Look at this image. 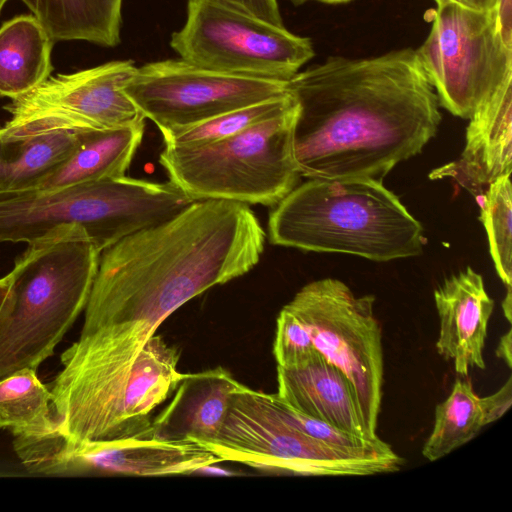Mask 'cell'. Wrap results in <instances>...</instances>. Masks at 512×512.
I'll use <instances>...</instances> for the list:
<instances>
[{
    "instance_id": "38",
    "label": "cell",
    "mask_w": 512,
    "mask_h": 512,
    "mask_svg": "<svg viewBox=\"0 0 512 512\" xmlns=\"http://www.w3.org/2000/svg\"><path fill=\"white\" fill-rule=\"evenodd\" d=\"M7 1L8 0H0V12Z\"/></svg>"
},
{
    "instance_id": "17",
    "label": "cell",
    "mask_w": 512,
    "mask_h": 512,
    "mask_svg": "<svg viewBox=\"0 0 512 512\" xmlns=\"http://www.w3.org/2000/svg\"><path fill=\"white\" fill-rule=\"evenodd\" d=\"M242 385L222 367L185 374L152 428L165 438L210 440L224 423L231 395Z\"/></svg>"
},
{
    "instance_id": "16",
    "label": "cell",
    "mask_w": 512,
    "mask_h": 512,
    "mask_svg": "<svg viewBox=\"0 0 512 512\" xmlns=\"http://www.w3.org/2000/svg\"><path fill=\"white\" fill-rule=\"evenodd\" d=\"M277 383V396L296 411L371 440L351 381L320 353L297 367L277 366Z\"/></svg>"
},
{
    "instance_id": "21",
    "label": "cell",
    "mask_w": 512,
    "mask_h": 512,
    "mask_svg": "<svg viewBox=\"0 0 512 512\" xmlns=\"http://www.w3.org/2000/svg\"><path fill=\"white\" fill-rule=\"evenodd\" d=\"M86 133L50 132L20 138L0 135V192L36 189L73 154Z\"/></svg>"
},
{
    "instance_id": "29",
    "label": "cell",
    "mask_w": 512,
    "mask_h": 512,
    "mask_svg": "<svg viewBox=\"0 0 512 512\" xmlns=\"http://www.w3.org/2000/svg\"><path fill=\"white\" fill-rule=\"evenodd\" d=\"M489 424L498 420L512 403V377L494 394L482 398Z\"/></svg>"
},
{
    "instance_id": "14",
    "label": "cell",
    "mask_w": 512,
    "mask_h": 512,
    "mask_svg": "<svg viewBox=\"0 0 512 512\" xmlns=\"http://www.w3.org/2000/svg\"><path fill=\"white\" fill-rule=\"evenodd\" d=\"M469 120L460 157L433 170L429 177L456 181L479 203L492 182L511 174L512 76Z\"/></svg>"
},
{
    "instance_id": "35",
    "label": "cell",
    "mask_w": 512,
    "mask_h": 512,
    "mask_svg": "<svg viewBox=\"0 0 512 512\" xmlns=\"http://www.w3.org/2000/svg\"><path fill=\"white\" fill-rule=\"evenodd\" d=\"M319 2L327 3V4H340V3H346L350 0H316Z\"/></svg>"
},
{
    "instance_id": "19",
    "label": "cell",
    "mask_w": 512,
    "mask_h": 512,
    "mask_svg": "<svg viewBox=\"0 0 512 512\" xmlns=\"http://www.w3.org/2000/svg\"><path fill=\"white\" fill-rule=\"evenodd\" d=\"M54 41L34 15H20L0 28V96L18 98L47 80Z\"/></svg>"
},
{
    "instance_id": "32",
    "label": "cell",
    "mask_w": 512,
    "mask_h": 512,
    "mask_svg": "<svg viewBox=\"0 0 512 512\" xmlns=\"http://www.w3.org/2000/svg\"><path fill=\"white\" fill-rule=\"evenodd\" d=\"M465 6L477 10H490L493 5V0H462Z\"/></svg>"
},
{
    "instance_id": "15",
    "label": "cell",
    "mask_w": 512,
    "mask_h": 512,
    "mask_svg": "<svg viewBox=\"0 0 512 512\" xmlns=\"http://www.w3.org/2000/svg\"><path fill=\"white\" fill-rule=\"evenodd\" d=\"M434 301L440 323L438 353L453 361L462 376H468L471 368L485 369L483 349L494 301L483 277L467 267L435 289Z\"/></svg>"
},
{
    "instance_id": "25",
    "label": "cell",
    "mask_w": 512,
    "mask_h": 512,
    "mask_svg": "<svg viewBox=\"0 0 512 512\" xmlns=\"http://www.w3.org/2000/svg\"><path fill=\"white\" fill-rule=\"evenodd\" d=\"M510 175L492 182L479 202L490 254L498 276L511 290L512 283V193Z\"/></svg>"
},
{
    "instance_id": "23",
    "label": "cell",
    "mask_w": 512,
    "mask_h": 512,
    "mask_svg": "<svg viewBox=\"0 0 512 512\" xmlns=\"http://www.w3.org/2000/svg\"><path fill=\"white\" fill-rule=\"evenodd\" d=\"M488 424L482 398L471 382L456 379L450 395L435 408L434 426L422 455L436 461L472 440Z\"/></svg>"
},
{
    "instance_id": "36",
    "label": "cell",
    "mask_w": 512,
    "mask_h": 512,
    "mask_svg": "<svg viewBox=\"0 0 512 512\" xmlns=\"http://www.w3.org/2000/svg\"><path fill=\"white\" fill-rule=\"evenodd\" d=\"M434 1L436 2V5H441V4H445V3H449V2L463 4L462 0H434Z\"/></svg>"
},
{
    "instance_id": "5",
    "label": "cell",
    "mask_w": 512,
    "mask_h": 512,
    "mask_svg": "<svg viewBox=\"0 0 512 512\" xmlns=\"http://www.w3.org/2000/svg\"><path fill=\"white\" fill-rule=\"evenodd\" d=\"M193 202L171 181L127 176L54 190L0 192V242L29 244L59 227L77 225L102 252Z\"/></svg>"
},
{
    "instance_id": "6",
    "label": "cell",
    "mask_w": 512,
    "mask_h": 512,
    "mask_svg": "<svg viewBox=\"0 0 512 512\" xmlns=\"http://www.w3.org/2000/svg\"><path fill=\"white\" fill-rule=\"evenodd\" d=\"M296 117L294 101L235 135L197 145H165L159 163L169 181L194 201L275 206L301 177L293 147Z\"/></svg>"
},
{
    "instance_id": "3",
    "label": "cell",
    "mask_w": 512,
    "mask_h": 512,
    "mask_svg": "<svg viewBox=\"0 0 512 512\" xmlns=\"http://www.w3.org/2000/svg\"><path fill=\"white\" fill-rule=\"evenodd\" d=\"M269 241L385 262L422 253L424 229L382 181L309 179L269 214Z\"/></svg>"
},
{
    "instance_id": "8",
    "label": "cell",
    "mask_w": 512,
    "mask_h": 512,
    "mask_svg": "<svg viewBox=\"0 0 512 512\" xmlns=\"http://www.w3.org/2000/svg\"><path fill=\"white\" fill-rule=\"evenodd\" d=\"M170 46L187 62L226 74L288 82L314 56L309 38L223 0H188Z\"/></svg>"
},
{
    "instance_id": "27",
    "label": "cell",
    "mask_w": 512,
    "mask_h": 512,
    "mask_svg": "<svg viewBox=\"0 0 512 512\" xmlns=\"http://www.w3.org/2000/svg\"><path fill=\"white\" fill-rule=\"evenodd\" d=\"M276 394V393H275ZM277 396V394H276ZM279 405L287 419L304 434L325 444L346 449H361L374 446L383 440H369L329 425L319 419L302 414L285 404L278 396Z\"/></svg>"
},
{
    "instance_id": "37",
    "label": "cell",
    "mask_w": 512,
    "mask_h": 512,
    "mask_svg": "<svg viewBox=\"0 0 512 512\" xmlns=\"http://www.w3.org/2000/svg\"><path fill=\"white\" fill-rule=\"evenodd\" d=\"M291 1H292L294 4L299 5V4H302V3H304V2H306V1H308V0H291Z\"/></svg>"
},
{
    "instance_id": "26",
    "label": "cell",
    "mask_w": 512,
    "mask_h": 512,
    "mask_svg": "<svg viewBox=\"0 0 512 512\" xmlns=\"http://www.w3.org/2000/svg\"><path fill=\"white\" fill-rule=\"evenodd\" d=\"M318 353L304 324L283 307L277 317L273 343L277 366L297 367L309 362Z\"/></svg>"
},
{
    "instance_id": "22",
    "label": "cell",
    "mask_w": 512,
    "mask_h": 512,
    "mask_svg": "<svg viewBox=\"0 0 512 512\" xmlns=\"http://www.w3.org/2000/svg\"><path fill=\"white\" fill-rule=\"evenodd\" d=\"M0 428L14 440H33L58 431L52 398L36 370L27 368L0 380Z\"/></svg>"
},
{
    "instance_id": "30",
    "label": "cell",
    "mask_w": 512,
    "mask_h": 512,
    "mask_svg": "<svg viewBox=\"0 0 512 512\" xmlns=\"http://www.w3.org/2000/svg\"><path fill=\"white\" fill-rule=\"evenodd\" d=\"M491 11L503 42L512 49V0H493Z\"/></svg>"
},
{
    "instance_id": "10",
    "label": "cell",
    "mask_w": 512,
    "mask_h": 512,
    "mask_svg": "<svg viewBox=\"0 0 512 512\" xmlns=\"http://www.w3.org/2000/svg\"><path fill=\"white\" fill-rule=\"evenodd\" d=\"M373 295L355 296L342 281L303 286L284 307L304 324L314 347L351 381L368 437L378 439L384 361Z\"/></svg>"
},
{
    "instance_id": "4",
    "label": "cell",
    "mask_w": 512,
    "mask_h": 512,
    "mask_svg": "<svg viewBox=\"0 0 512 512\" xmlns=\"http://www.w3.org/2000/svg\"><path fill=\"white\" fill-rule=\"evenodd\" d=\"M101 252L86 231L63 226L15 261L0 309V380L37 370L85 309Z\"/></svg>"
},
{
    "instance_id": "34",
    "label": "cell",
    "mask_w": 512,
    "mask_h": 512,
    "mask_svg": "<svg viewBox=\"0 0 512 512\" xmlns=\"http://www.w3.org/2000/svg\"><path fill=\"white\" fill-rule=\"evenodd\" d=\"M511 290H507L506 296L502 302V308L504 312V316L507 321L511 322V304H512Z\"/></svg>"
},
{
    "instance_id": "31",
    "label": "cell",
    "mask_w": 512,
    "mask_h": 512,
    "mask_svg": "<svg viewBox=\"0 0 512 512\" xmlns=\"http://www.w3.org/2000/svg\"><path fill=\"white\" fill-rule=\"evenodd\" d=\"M512 330L509 329L499 340L495 354L498 358L504 360L508 368L512 367Z\"/></svg>"
},
{
    "instance_id": "1",
    "label": "cell",
    "mask_w": 512,
    "mask_h": 512,
    "mask_svg": "<svg viewBox=\"0 0 512 512\" xmlns=\"http://www.w3.org/2000/svg\"><path fill=\"white\" fill-rule=\"evenodd\" d=\"M265 238L247 204L194 201L101 252L82 329L133 364L178 308L253 269Z\"/></svg>"
},
{
    "instance_id": "12",
    "label": "cell",
    "mask_w": 512,
    "mask_h": 512,
    "mask_svg": "<svg viewBox=\"0 0 512 512\" xmlns=\"http://www.w3.org/2000/svg\"><path fill=\"white\" fill-rule=\"evenodd\" d=\"M166 134L287 93V82L209 70L181 58L136 68L124 88Z\"/></svg>"
},
{
    "instance_id": "13",
    "label": "cell",
    "mask_w": 512,
    "mask_h": 512,
    "mask_svg": "<svg viewBox=\"0 0 512 512\" xmlns=\"http://www.w3.org/2000/svg\"><path fill=\"white\" fill-rule=\"evenodd\" d=\"M220 462L197 441L159 436L150 424L108 440L69 444L63 438L45 473L167 476L190 474Z\"/></svg>"
},
{
    "instance_id": "2",
    "label": "cell",
    "mask_w": 512,
    "mask_h": 512,
    "mask_svg": "<svg viewBox=\"0 0 512 512\" xmlns=\"http://www.w3.org/2000/svg\"><path fill=\"white\" fill-rule=\"evenodd\" d=\"M297 104L294 157L308 179H382L419 154L441 122L415 49L329 56L287 82Z\"/></svg>"
},
{
    "instance_id": "28",
    "label": "cell",
    "mask_w": 512,
    "mask_h": 512,
    "mask_svg": "<svg viewBox=\"0 0 512 512\" xmlns=\"http://www.w3.org/2000/svg\"><path fill=\"white\" fill-rule=\"evenodd\" d=\"M268 23L284 26L277 0H223Z\"/></svg>"
},
{
    "instance_id": "20",
    "label": "cell",
    "mask_w": 512,
    "mask_h": 512,
    "mask_svg": "<svg viewBox=\"0 0 512 512\" xmlns=\"http://www.w3.org/2000/svg\"><path fill=\"white\" fill-rule=\"evenodd\" d=\"M51 39L82 40L105 47L120 42L122 0H20Z\"/></svg>"
},
{
    "instance_id": "33",
    "label": "cell",
    "mask_w": 512,
    "mask_h": 512,
    "mask_svg": "<svg viewBox=\"0 0 512 512\" xmlns=\"http://www.w3.org/2000/svg\"><path fill=\"white\" fill-rule=\"evenodd\" d=\"M9 278L7 275L0 278V309L3 306L9 292Z\"/></svg>"
},
{
    "instance_id": "7",
    "label": "cell",
    "mask_w": 512,
    "mask_h": 512,
    "mask_svg": "<svg viewBox=\"0 0 512 512\" xmlns=\"http://www.w3.org/2000/svg\"><path fill=\"white\" fill-rule=\"evenodd\" d=\"M200 444L223 461L285 475L365 476L396 472L404 464L385 441L346 449L309 437L287 419L276 394L244 384L231 395L219 432Z\"/></svg>"
},
{
    "instance_id": "18",
    "label": "cell",
    "mask_w": 512,
    "mask_h": 512,
    "mask_svg": "<svg viewBox=\"0 0 512 512\" xmlns=\"http://www.w3.org/2000/svg\"><path fill=\"white\" fill-rule=\"evenodd\" d=\"M145 123L89 131L78 148L36 189L54 190L87 182L125 176L141 144Z\"/></svg>"
},
{
    "instance_id": "9",
    "label": "cell",
    "mask_w": 512,
    "mask_h": 512,
    "mask_svg": "<svg viewBox=\"0 0 512 512\" xmlns=\"http://www.w3.org/2000/svg\"><path fill=\"white\" fill-rule=\"evenodd\" d=\"M431 28L415 50L439 105L469 119L512 76V49L490 10L459 3L437 5Z\"/></svg>"
},
{
    "instance_id": "24",
    "label": "cell",
    "mask_w": 512,
    "mask_h": 512,
    "mask_svg": "<svg viewBox=\"0 0 512 512\" xmlns=\"http://www.w3.org/2000/svg\"><path fill=\"white\" fill-rule=\"evenodd\" d=\"M286 94L253 105L235 109L196 125L163 134L167 146H190L226 138L272 117L294 103Z\"/></svg>"
},
{
    "instance_id": "11",
    "label": "cell",
    "mask_w": 512,
    "mask_h": 512,
    "mask_svg": "<svg viewBox=\"0 0 512 512\" xmlns=\"http://www.w3.org/2000/svg\"><path fill=\"white\" fill-rule=\"evenodd\" d=\"M136 68L130 60H118L50 76L5 107L10 119L0 127V135L20 138L145 123L146 118L124 90Z\"/></svg>"
}]
</instances>
